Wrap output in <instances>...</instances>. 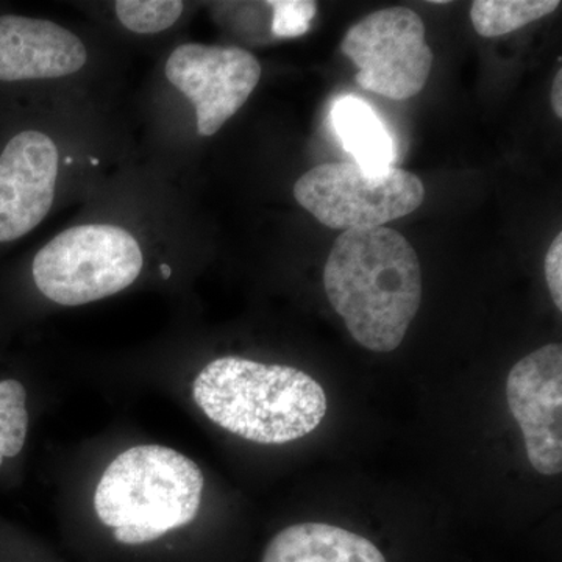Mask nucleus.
Returning a JSON list of instances; mask_svg holds the SVG:
<instances>
[{"label": "nucleus", "mask_w": 562, "mask_h": 562, "mask_svg": "<svg viewBox=\"0 0 562 562\" xmlns=\"http://www.w3.org/2000/svg\"><path fill=\"white\" fill-rule=\"evenodd\" d=\"M324 286L351 338L364 349L390 353L419 312V257L391 228L342 232L328 255Z\"/></svg>", "instance_id": "nucleus-1"}, {"label": "nucleus", "mask_w": 562, "mask_h": 562, "mask_svg": "<svg viewBox=\"0 0 562 562\" xmlns=\"http://www.w3.org/2000/svg\"><path fill=\"white\" fill-rule=\"evenodd\" d=\"M192 398L222 430L266 446L310 435L328 408L324 387L308 373L238 357L209 362L192 382Z\"/></svg>", "instance_id": "nucleus-2"}, {"label": "nucleus", "mask_w": 562, "mask_h": 562, "mask_svg": "<svg viewBox=\"0 0 562 562\" xmlns=\"http://www.w3.org/2000/svg\"><path fill=\"white\" fill-rule=\"evenodd\" d=\"M205 479L201 468L171 447L135 446L106 465L92 505L111 539L146 547L194 522Z\"/></svg>", "instance_id": "nucleus-3"}, {"label": "nucleus", "mask_w": 562, "mask_h": 562, "mask_svg": "<svg viewBox=\"0 0 562 562\" xmlns=\"http://www.w3.org/2000/svg\"><path fill=\"white\" fill-rule=\"evenodd\" d=\"M143 265V251L131 233L116 225L88 224L46 244L33 260L32 276L44 297L80 306L127 290Z\"/></svg>", "instance_id": "nucleus-4"}, {"label": "nucleus", "mask_w": 562, "mask_h": 562, "mask_svg": "<svg viewBox=\"0 0 562 562\" xmlns=\"http://www.w3.org/2000/svg\"><path fill=\"white\" fill-rule=\"evenodd\" d=\"M294 198L325 227L368 231L419 209L425 188L419 177L395 166L371 172L355 162H327L295 181Z\"/></svg>", "instance_id": "nucleus-5"}, {"label": "nucleus", "mask_w": 562, "mask_h": 562, "mask_svg": "<svg viewBox=\"0 0 562 562\" xmlns=\"http://www.w3.org/2000/svg\"><path fill=\"white\" fill-rule=\"evenodd\" d=\"M341 49L357 66L362 90L392 101L419 94L431 74L432 52L419 14L391 7L369 14L344 36Z\"/></svg>", "instance_id": "nucleus-6"}, {"label": "nucleus", "mask_w": 562, "mask_h": 562, "mask_svg": "<svg viewBox=\"0 0 562 562\" xmlns=\"http://www.w3.org/2000/svg\"><path fill=\"white\" fill-rule=\"evenodd\" d=\"M165 72L195 106L199 135L213 136L249 101L261 65L241 47L188 43L172 52Z\"/></svg>", "instance_id": "nucleus-7"}, {"label": "nucleus", "mask_w": 562, "mask_h": 562, "mask_svg": "<svg viewBox=\"0 0 562 562\" xmlns=\"http://www.w3.org/2000/svg\"><path fill=\"white\" fill-rule=\"evenodd\" d=\"M506 402L524 432L528 461L542 475L562 472V347L549 344L514 364Z\"/></svg>", "instance_id": "nucleus-8"}, {"label": "nucleus", "mask_w": 562, "mask_h": 562, "mask_svg": "<svg viewBox=\"0 0 562 562\" xmlns=\"http://www.w3.org/2000/svg\"><path fill=\"white\" fill-rule=\"evenodd\" d=\"M58 149L36 131L18 133L0 155V243L16 241L38 227L52 209Z\"/></svg>", "instance_id": "nucleus-9"}, {"label": "nucleus", "mask_w": 562, "mask_h": 562, "mask_svg": "<svg viewBox=\"0 0 562 562\" xmlns=\"http://www.w3.org/2000/svg\"><path fill=\"white\" fill-rule=\"evenodd\" d=\"M87 61V47L68 29L36 18L0 16V80L60 79Z\"/></svg>", "instance_id": "nucleus-10"}, {"label": "nucleus", "mask_w": 562, "mask_h": 562, "mask_svg": "<svg viewBox=\"0 0 562 562\" xmlns=\"http://www.w3.org/2000/svg\"><path fill=\"white\" fill-rule=\"evenodd\" d=\"M261 562H386V558L357 532L335 525L306 522L277 532Z\"/></svg>", "instance_id": "nucleus-11"}, {"label": "nucleus", "mask_w": 562, "mask_h": 562, "mask_svg": "<svg viewBox=\"0 0 562 562\" xmlns=\"http://www.w3.org/2000/svg\"><path fill=\"white\" fill-rule=\"evenodd\" d=\"M330 120L355 165L371 172H383L394 166V139L368 102L342 95L333 103Z\"/></svg>", "instance_id": "nucleus-12"}, {"label": "nucleus", "mask_w": 562, "mask_h": 562, "mask_svg": "<svg viewBox=\"0 0 562 562\" xmlns=\"http://www.w3.org/2000/svg\"><path fill=\"white\" fill-rule=\"evenodd\" d=\"M31 419L27 384L0 366V480L9 475L24 453Z\"/></svg>", "instance_id": "nucleus-13"}, {"label": "nucleus", "mask_w": 562, "mask_h": 562, "mask_svg": "<svg viewBox=\"0 0 562 562\" xmlns=\"http://www.w3.org/2000/svg\"><path fill=\"white\" fill-rule=\"evenodd\" d=\"M560 7L558 0H476L471 20L480 36L497 38L549 16Z\"/></svg>", "instance_id": "nucleus-14"}, {"label": "nucleus", "mask_w": 562, "mask_h": 562, "mask_svg": "<svg viewBox=\"0 0 562 562\" xmlns=\"http://www.w3.org/2000/svg\"><path fill=\"white\" fill-rule=\"evenodd\" d=\"M183 7L179 0H117L114 9L127 31L149 35L171 29L183 13Z\"/></svg>", "instance_id": "nucleus-15"}, {"label": "nucleus", "mask_w": 562, "mask_h": 562, "mask_svg": "<svg viewBox=\"0 0 562 562\" xmlns=\"http://www.w3.org/2000/svg\"><path fill=\"white\" fill-rule=\"evenodd\" d=\"M269 7L273 10L272 32L280 38L305 35L317 14V3L310 0H279Z\"/></svg>", "instance_id": "nucleus-16"}, {"label": "nucleus", "mask_w": 562, "mask_h": 562, "mask_svg": "<svg viewBox=\"0 0 562 562\" xmlns=\"http://www.w3.org/2000/svg\"><path fill=\"white\" fill-rule=\"evenodd\" d=\"M543 271H546L547 286L552 294L553 303L557 308L562 310V233L553 239L552 246L546 255L543 261Z\"/></svg>", "instance_id": "nucleus-17"}, {"label": "nucleus", "mask_w": 562, "mask_h": 562, "mask_svg": "<svg viewBox=\"0 0 562 562\" xmlns=\"http://www.w3.org/2000/svg\"><path fill=\"white\" fill-rule=\"evenodd\" d=\"M552 106L557 117H562V70H558L552 87Z\"/></svg>", "instance_id": "nucleus-18"}]
</instances>
